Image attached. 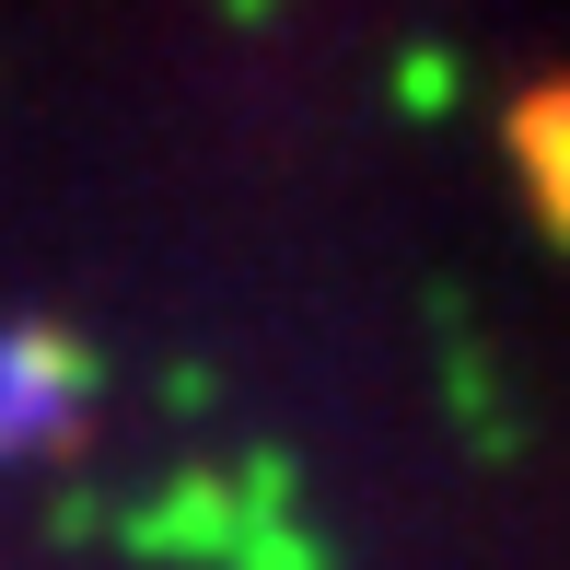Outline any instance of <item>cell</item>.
Listing matches in <instances>:
<instances>
[{
    "label": "cell",
    "mask_w": 570,
    "mask_h": 570,
    "mask_svg": "<svg viewBox=\"0 0 570 570\" xmlns=\"http://www.w3.org/2000/svg\"><path fill=\"white\" fill-rule=\"evenodd\" d=\"M501 151L524 164V198H535V222L570 245V70H548V82H524L501 106Z\"/></svg>",
    "instance_id": "cell-2"
},
{
    "label": "cell",
    "mask_w": 570,
    "mask_h": 570,
    "mask_svg": "<svg viewBox=\"0 0 570 570\" xmlns=\"http://www.w3.org/2000/svg\"><path fill=\"white\" fill-rule=\"evenodd\" d=\"M233 535H245V501L222 489V465H187L151 512H128V548L140 559H222Z\"/></svg>",
    "instance_id": "cell-3"
},
{
    "label": "cell",
    "mask_w": 570,
    "mask_h": 570,
    "mask_svg": "<svg viewBox=\"0 0 570 570\" xmlns=\"http://www.w3.org/2000/svg\"><path fill=\"white\" fill-rule=\"evenodd\" d=\"M94 384H106V361L70 338V326H47V315L0 326V465L70 454L82 420H94Z\"/></svg>",
    "instance_id": "cell-1"
},
{
    "label": "cell",
    "mask_w": 570,
    "mask_h": 570,
    "mask_svg": "<svg viewBox=\"0 0 570 570\" xmlns=\"http://www.w3.org/2000/svg\"><path fill=\"white\" fill-rule=\"evenodd\" d=\"M396 106H454V59H431V47H420V59H396Z\"/></svg>",
    "instance_id": "cell-5"
},
{
    "label": "cell",
    "mask_w": 570,
    "mask_h": 570,
    "mask_svg": "<svg viewBox=\"0 0 570 570\" xmlns=\"http://www.w3.org/2000/svg\"><path fill=\"white\" fill-rule=\"evenodd\" d=\"M222 570H326V548L292 524V512H268V524H245V535L222 548Z\"/></svg>",
    "instance_id": "cell-4"
}]
</instances>
